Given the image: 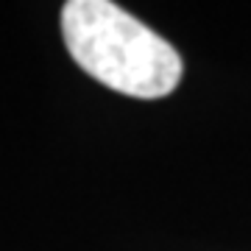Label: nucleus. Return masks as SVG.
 Returning <instances> with one entry per match:
<instances>
[{"instance_id": "nucleus-1", "label": "nucleus", "mask_w": 251, "mask_h": 251, "mask_svg": "<svg viewBox=\"0 0 251 251\" xmlns=\"http://www.w3.org/2000/svg\"><path fill=\"white\" fill-rule=\"evenodd\" d=\"M62 36L81 70L128 98H165L184 73L179 50L165 36L109 0L64 3Z\"/></svg>"}]
</instances>
